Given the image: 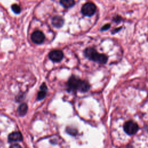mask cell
Returning <instances> with one entry per match:
<instances>
[{
  "label": "cell",
  "instance_id": "1",
  "mask_svg": "<svg viewBox=\"0 0 148 148\" xmlns=\"http://www.w3.org/2000/svg\"><path fill=\"white\" fill-rule=\"evenodd\" d=\"M68 87L69 91H79L83 92L88 91L90 88L87 82L80 80L75 76H71L69 78L68 82Z\"/></svg>",
  "mask_w": 148,
  "mask_h": 148
},
{
  "label": "cell",
  "instance_id": "2",
  "mask_svg": "<svg viewBox=\"0 0 148 148\" xmlns=\"http://www.w3.org/2000/svg\"><path fill=\"white\" fill-rule=\"evenodd\" d=\"M85 56L89 60L100 64H106L108 61V57L103 54L99 53L95 49L88 47L84 50Z\"/></svg>",
  "mask_w": 148,
  "mask_h": 148
},
{
  "label": "cell",
  "instance_id": "3",
  "mask_svg": "<svg viewBox=\"0 0 148 148\" xmlns=\"http://www.w3.org/2000/svg\"><path fill=\"white\" fill-rule=\"evenodd\" d=\"M124 130L128 135H134L139 130V127L138 124L131 120L125 122L124 124Z\"/></svg>",
  "mask_w": 148,
  "mask_h": 148
},
{
  "label": "cell",
  "instance_id": "4",
  "mask_svg": "<svg viewBox=\"0 0 148 148\" xmlns=\"http://www.w3.org/2000/svg\"><path fill=\"white\" fill-rule=\"evenodd\" d=\"M96 6L92 2H87L82 8V13L87 16H92L96 12Z\"/></svg>",
  "mask_w": 148,
  "mask_h": 148
},
{
  "label": "cell",
  "instance_id": "5",
  "mask_svg": "<svg viewBox=\"0 0 148 148\" xmlns=\"http://www.w3.org/2000/svg\"><path fill=\"white\" fill-rule=\"evenodd\" d=\"M64 57L63 53L59 50L51 51L49 54V58L53 62H59L62 60Z\"/></svg>",
  "mask_w": 148,
  "mask_h": 148
},
{
  "label": "cell",
  "instance_id": "6",
  "mask_svg": "<svg viewBox=\"0 0 148 148\" xmlns=\"http://www.w3.org/2000/svg\"><path fill=\"white\" fill-rule=\"evenodd\" d=\"M45 38V35L40 31H35L31 35V40L36 44H41L43 43Z\"/></svg>",
  "mask_w": 148,
  "mask_h": 148
},
{
  "label": "cell",
  "instance_id": "7",
  "mask_svg": "<svg viewBox=\"0 0 148 148\" xmlns=\"http://www.w3.org/2000/svg\"><path fill=\"white\" fill-rule=\"evenodd\" d=\"M23 135L21 132L15 131L10 133L8 136V141L9 142H20L23 140Z\"/></svg>",
  "mask_w": 148,
  "mask_h": 148
},
{
  "label": "cell",
  "instance_id": "8",
  "mask_svg": "<svg viewBox=\"0 0 148 148\" xmlns=\"http://www.w3.org/2000/svg\"><path fill=\"white\" fill-rule=\"evenodd\" d=\"M52 24L57 28L61 27L64 24V19L62 17L56 16L52 18Z\"/></svg>",
  "mask_w": 148,
  "mask_h": 148
},
{
  "label": "cell",
  "instance_id": "9",
  "mask_svg": "<svg viewBox=\"0 0 148 148\" xmlns=\"http://www.w3.org/2000/svg\"><path fill=\"white\" fill-rule=\"evenodd\" d=\"M27 110H28V106L25 103H21L18 108V112L20 116H24L27 113Z\"/></svg>",
  "mask_w": 148,
  "mask_h": 148
},
{
  "label": "cell",
  "instance_id": "10",
  "mask_svg": "<svg viewBox=\"0 0 148 148\" xmlns=\"http://www.w3.org/2000/svg\"><path fill=\"white\" fill-rule=\"evenodd\" d=\"M60 3L65 8L72 7L75 4L74 0H60Z\"/></svg>",
  "mask_w": 148,
  "mask_h": 148
},
{
  "label": "cell",
  "instance_id": "11",
  "mask_svg": "<svg viewBox=\"0 0 148 148\" xmlns=\"http://www.w3.org/2000/svg\"><path fill=\"white\" fill-rule=\"evenodd\" d=\"M66 132L69 134V135H71L72 136H75V135H76L77 134V131L76 129L73 128V127H68L66 128Z\"/></svg>",
  "mask_w": 148,
  "mask_h": 148
},
{
  "label": "cell",
  "instance_id": "12",
  "mask_svg": "<svg viewBox=\"0 0 148 148\" xmlns=\"http://www.w3.org/2000/svg\"><path fill=\"white\" fill-rule=\"evenodd\" d=\"M46 96V91L40 90L37 95V99L38 101H41Z\"/></svg>",
  "mask_w": 148,
  "mask_h": 148
},
{
  "label": "cell",
  "instance_id": "13",
  "mask_svg": "<svg viewBox=\"0 0 148 148\" xmlns=\"http://www.w3.org/2000/svg\"><path fill=\"white\" fill-rule=\"evenodd\" d=\"M12 10L15 13H17V14H18L20 13L21 12V8L20 7L17 5V4H13L12 6Z\"/></svg>",
  "mask_w": 148,
  "mask_h": 148
},
{
  "label": "cell",
  "instance_id": "14",
  "mask_svg": "<svg viewBox=\"0 0 148 148\" xmlns=\"http://www.w3.org/2000/svg\"><path fill=\"white\" fill-rule=\"evenodd\" d=\"M110 27V25L109 24H105L101 28V30L103 31H106V30H108V29H109Z\"/></svg>",
  "mask_w": 148,
  "mask_h": 148
},
{
  "label": "cell",
  "instance_id": "15",
  "mask_svg": "<svg viewBox=\"0 0 148 148\" xmlns=\"http://www.w3.org/2000/svg\"><path fill=\"white\" fill-rule=\"evenodd\" d=\"M113 21H114L116 23H119L121 20V17L119 16H116L113 18Z\"/></svg>",
  "mask_w": 148,
  "mask_h": 148
},
{
  "label": "cell",
  "instance_id": "16",
  "mask_svg": "<svg viewBox=\"0 0 148 148\" xmlns=\"http://www.w3.org/2000/svg\"><path fill=\"white\" fill-rule=\"evenodd\" d=\"M9 148H22V147L20 145H18L17 143H14V144L11 145L10 146Z\"/></svg>",
  "mask_w": 148,
  "mask_h": 148
},
{
  "label": "cell",
  "instance_id": "17",
  "mask_svg": "<svg viewBox=\"0 0 148 148\" xmlns=\"http://www.w3.org/2000/svg\"><path fill=\"white\" fill-rule=\"evenodd\" d=\"M40 90L47 91V86H46V84H45V83H43L41 85V86H40Z\"/></svg>",
  "mask_w": 148,
  "mask_h": 148
},
{
  "label": "cell",
  "instance_id": "18",
  "mask_svg": "<svg viewBox=\"0 0 148 148\" xmlns=\"http://www.w3.org/2000/svg\"><path fill=\"white\" fill-rule=\"evenodd\" d=\"M122 28V27H119L118 28H116V29H114V30L112 32V34H115V33H117V32H119V31H120V29Z\"/></svg>",
  "mask_w": 148,
  "mask_h": 148
},
{
  "label": "cell",
  "instance_id": "19",
  "mask_svg": "<svg viewBox=\"0 0 148 148\" xmlns=\"http://www.w3.org/2000/svg\"><path fill=\"white\" fill-rule=\"evenodd\" d=\"M147 41H148V38H147Z\"/></svg>",
  "mask_w": 148,
  "mask_h": 148
}]
</instances>
